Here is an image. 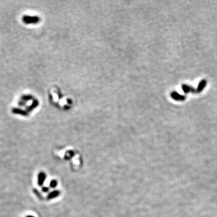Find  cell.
<instances>
[{
	"label": "cell",
	"mask_w": 217,
	"mask_h": 217,
	"mask_svg": "<svg viewBox=\"0 0 217 217\" xmlns=\"http://www.w3.org/2000/svg\"><path fill=\"white\" fill-rule=\"evenodd\" d=\"M170 95H171V97L172 99L176 101H185L186 98V97L185 95H181L176 91L171 92Z\"/></svg>",
	"instance_id": "obj_1"
},
{
	"label": "cell",
	"mask_w": 217,
	"mask_h": 217,
	"mask_svg": "<svg viewBox=\"0 0 217 217\" xmlns=\"http://www.w3.org/2000/svg\"><path fill=\"white\" fill-rule=\"evenodd\" d=\"M181 89L184 92L185 94H189V93H197V90L195 89L194 87L192 86H189V85H186V84H183L181 85Z\"/></svg>",
	"instance_id": "obj_2"
},
{
	"label": "cell",
	"mask_w": 217,
	"mask_h": 217,
	"mask_svg": "<svg viewBox=\"0 0 217 217\" xmlns=\"http://www.w3.org/2000/svg\"><path fill=\"white\" fill-rule=\"evenodd\" d=\"M46 176L45 172L42 171L40 172L37 175V185L39 186H42L46 180Z\"/></svg>",
	"instance_id": "obj_3"
},
{
	"label": "cell",
	"mask_w": 217,
	"mask_h": 217,
	"mask_svg": "<svg viewBox=\"0 0 217 217\" xmlns=\"http://www.w3.org/2000/svg\"><path fill=\"white\" fill-rule=\"evenodd\" d=\"M207 85V81L205 79L201 80L200 81V83L198 85L197 87V93H200L203 91V90L205 88L206 86Z\"/></svg>",
	"instance_id": "obj_4"
},
{
	"label": "cell",
	"mask_w": 217,
	"mask_h": 217,
	"mask_svg": "<svg viewBox=\"0 0 217 217\" xmlns=\"http://www.w3.org/2000/svg\"><path fill=\"white\" fill-rule=\"evenodd\" d=\"M60 192L59 190H54L48 194L47 195V199L52 200V199H56V197L60 195Z\"/></svg>",
	"instance_id": "obj_5"
},
{
	"label": "cell",
	"mask_w": 217,
	"mask_h": 217,
	"mask_svg": "<svg viewBox=\"0 0 217 217\" xmlns=\"http://www.w3.org/2000/svg\"><path fill=\"white\" fill-rule=\"evenodd\" d=\"M12 112L13 113L19 114V115H23V116H27V115H28V113L26 111H24V110H22L21 108H16V107H14V108H12Z\"/></svg>",
	"instance_id": "obj_6"
},
{
	"label": "cell",
	"mask_w": 217,
	"mask_h": 217,
	"mask_svg": "<svg viewBox=\"0 0 217 217\" xmlns=\"http://www.w3.org/2000/svg\"><path fill=\"white\" fill-rule=\"evenodd\" d=\"M23 21L25 23H35L37 21V19L36 18L30 17V16H25L23 18Z\"/></svg>",
	"instance_id": "obj_7"
},
{
	"label": "cell",
	"mask_w": 217,
	"mask_h": 217,
	"mask_svg": "<svg viewBox=\"0 0 217 217\" xmlns=\"http://www.w3.org/2000/svg\"><path fill=\"white\" fill-rule=\"evenodd\" d=\"M57 186V181L56 180H52L50 183V186L51 188H55Z\"/></svg>",
	"instance_id": "obj_8"
},
{
	"label": "cell",
	"mask_w": 217,
	"mask_h": 217,
	"mask_svg": "<svg viewBox=\"0 0 217 217\" xmlns=\"http://www.w3.org/2000/svg\"><path fill=\"white\" fill-rule=\"evenodd\" d=\"M32 96H30V95H23L21 97L22 100H24V101L30 100V99H32Z\"/></svg>",
	"instance_id": "obj_9"
},
{
	"label": "cell",
	"mask_w": 217,
	"mask_h": 217,
	"mask_svg": "<svg viewBox=\"0 0 217 217\" xmlns=\"http://www.w3.org/2000/svg\"><path fill=\"white\" fill-rule=\"evenodd\" d=\"M42 191L44 192H45V193H47V192H49L50 188L47 186H44L42 188Z\"/></svg>",
	"instance_id": "obj_10"
},
{
	"label": "cell",
	"mask_w": 217,
	"mask_h": 217,
	"mask_svg": "<svg viewBox=\"0 0 217 217\" xmlns=\"http://www.w3.org/2000/svg\"><path fill=\"white\" fill-rule=\"evenodd\" d=\"M18 104L20 106H21V107H23V106H25V101H24V100H21V101H20L18 103Z\"/></svg>",
	"instance_id": "obj_11"
},
{
	"label": "cell",
	"mask_w": 217,
	"mask_h": 217,
	"mask_svg": "<svg viewBox=\"0 0 217 217\" xmlns=\"http://www.w3.org/2000/svg\"><path fill=\"white\" fill-rule=\"evenodd\" d=\"M25 217H34V216H33V215H27V216H26Z\"/></svg>",
	"instance_id": "obj_12"
}]
</instances>
